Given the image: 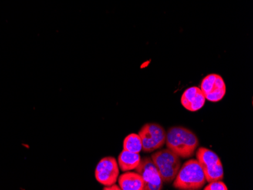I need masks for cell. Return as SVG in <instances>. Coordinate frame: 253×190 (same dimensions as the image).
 Returning <instances> with one entry per match:
<instances>
[{"label": "cell", "mask_w": 253, "mask_h": 190, "mask_svg": "<svg viewBox=\"0 0 253 190\" xmlns=\"http://www.w3.org/2000/svg\"><path fill=\"white\" fill-rule=\"evenodd\" d=\"M119 176V164L113 157L102 158L98 163L95 171V177L99 184L106 187L116 184Z\"/></svg>", "instance_id": "ba28073f"}, {"label": "cell", "mask_w": 253, "mask_h": 190, "mask_svg": "<svg viewBox=\"0 0 253 190\" xmlns=\"http://www.w3.org/2000/svg\"><path fill=\"white\" fill-rule=\"evenodd\" d=\"M205 190H227V186L221 181H213L206 186Z\"/></svg>", "instance_id": "4fadbf2b"}, {"label": "cell", "mask_w": 253, "mask_h": 190, "mask_svg": "<svg viewBox=\"0 0 253 190\" xmlns=\"http://www.w3.org/2000/svg\"><path fill=\"white\" fill-rule=\"evenodd\" d=\"M167 149L180 158L193 157L200 146L198 138L193 132L183 127H172L166 133Z\"/></svg>", "instance_id": "6da1fadb"}, {"label": "cell", "mask_w": 253, "mask_h": 190, "mask_svg": "<svg viewBox=\"0 0 253 190\" xmlns=\"http://www.w3.org/2000/svg\"><path fill=\"white\" fill-rule=\"evenodd\" d=\"M162 181L164 184L173 182L180 167V158L169 149L153 153L151 156Z\"/></svg>", "instance_id": "3957f363"}, {"label": "cell", "mask_w": 253, "mask_h": 190, "mask_svg": "<svg viewBox=\"0 0 253 190\" xmlns=\"http://www.w3.org/2000/svg\"><path fill=\"white\" fill-rule=\"evenodd\" d=\"M139 136L141 139L142 150L144 152H153L162 148L166 143V130L155 123L143 125L139 132Z\"/></svg>", "instance_id": "5b68a950"}, {"label": "cell", "mask_w": 253, "mask_h": 190, "mask_svg": "<svg viewBox=\"0 0 253 190\" xmlns=\"http://www.w3.org/2000/svg\"><path fill=\"white\" fill-rule=\"evenodd\" d=\"M119 187L122 190H143L144 181L137 173L127 172L119 177Z\"/></svg>", "instance_id": "30bf717a"}, {"label": "cell", "mask_w": 253, "mask_h": 190, "mask_svg": "<svg viewBox=\"0 0 253 190\" xmlns=\"http://www.w3.org/2000/svg\"><path fill=\"white\" fill-rule=\"evenodd\" d=\"M174 188L182 190H198L206 183L203 167L197 159H190L180 167L174 180Z\"/></svg>", "instance_id": "7a4b0ae2"}, {"label": "cell", "mask_w": 253, "mask_h": 190, "mask_svg": "<svg viewBox=\"0 0 253 190\" xmlns=\"http://www.w3.org/2000/svg\"><path fill=\"white\" fill-rule=\"evenodd\" d=\"M180 101L187 110L197 112L204 106L206 97L200 88L192 86L183 92Z\"/></svg>", "instance_id": "9c48e42d"}, {"label": "cell", "mask_w": 253, "mask_h": 190, "mask_svg": "<svg viewBox=\"0 0 253 190\" xmlns=\"http://www.w3.org/2000/svg\"><path fill=\"white\" fill-rule=\"evenodd\" d=\"M200 89L206 99L212 103L221 101L226 94V84L220 75L211 74L204 77Z\"/></svg>", "instance_id": "52a82bcc"}, {"label": "cell", "mask_w": 253, "mask_h": 190, "mask_svg": "<svg viewBox=\"0 0 253 190\" xmlns=\"http://www.w3.org/2000/svg\"><path fill=\"white\" fill-rule=\"evenodd\" d=\"M144 181V190H160L163 182L151 157L141 158L136 169Z\"/></svg>", "instance_id": "8992f818"}, {"label": "cell", "mask_w": 253, "mask_h": 190, "mask_svg": "<svg viewBox=\"0 0 253 190\" xmlns=\"http://www.w3.org/2000/svg\"><path fill=\"white\" fill-rule=\"evenodd\" d=\"M124 150L131 152L140 153L142 151V142L139 134L130 133L125 137L123 143Z\"/></svg>", "instance_id": "7c38bea8"}, {"label": "cell", "mask_w": 253, "mask_h": 190, "mask_svg": "<svg viewBox=\"0 0 253 190\" xmlns=\"http://www.w3.org/2000/svg\"><path fill=\"white\" fill-rule=\"evenodd\" d=\"M197 161L203 167L206 181H222L224 168L219 157L214 152L204 147H200L196 152Z\"/></svg>", "instance_id": "277c9868"}, {"label": "cell", "mask_w": 253, "mask_h": 190, "mask_svg": "<svg viewBox=\"0 0 253 190\" xmlns=\"http://www.w3.org/2000/svg\"><path fill=\"white\" fill-rule=\"evenodd\" d=\"M140 153L131 152L124 150L119 156V167L122 171H130L136 169L138 164H140Z\"/></svg>", "instance_id": "8fae6325"}]
</instances>
